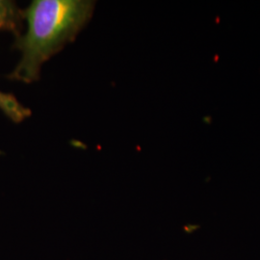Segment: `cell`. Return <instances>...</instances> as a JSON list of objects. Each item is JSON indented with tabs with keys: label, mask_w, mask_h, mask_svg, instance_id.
Masks as SVG:
<instances>
[{
	"label": "cell",
	"mask_w": 260,
	"mask_h": 260,
	"mask_svg": "<svg viewBox=\"0 0 260 260\" xmlns=\"http://www.w3.org/2000/svg\"><path fill=\"white\" fill-rule=\"evenodd\" d=\"M23 20V11L12 1L0 0V31H9L17 37Z\"/></svg>",
	"instance_id": "cell-2"
},
{
	"label": "cell",
	"mask_w": 260,
	"mask_h": 260,
	"mask_svg": "<svg viewBox=\"0 0 260 260\" xmlns=\"http://www.w3.org/2000/svg\"><path fill=\"white\" fill-rule=\"evenodd\" d=\"M94 2L88 0H35L23 11L25 34L15 46L21 54L10 79L37 81L43 65L73 42L92 18Z\"/></svg>",
	"instance_id": "cell-1"
}]
</instances>
